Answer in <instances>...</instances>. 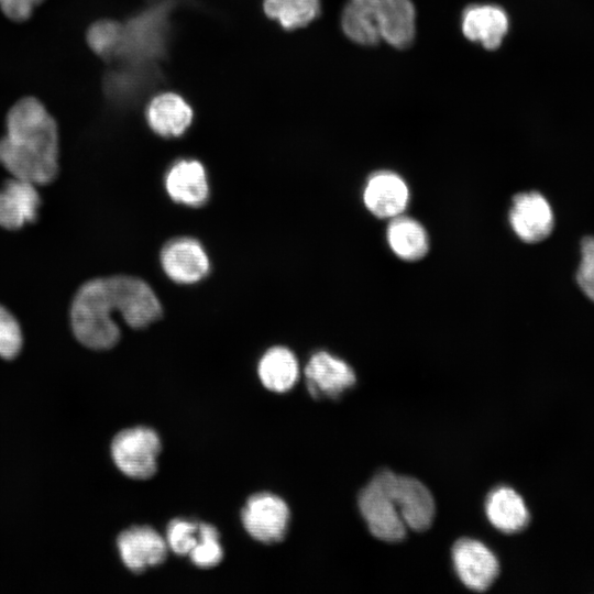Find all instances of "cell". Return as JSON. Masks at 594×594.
I'll use <instances>...</instances> for the list:
<instances>
[{
    "instance_id": "603a6c76",
    "label": "cell",
    "mask_w": 594,
    "mask_h": 594,
    "mask_svg": "<svg viewBox=\"0 0 594 594\" xmlns=\"http://www.w3.org/2000/svg\"><path fill=\"white\" fill-rule=\"evenodd\" d=\"M86 40L96 55L107 61H117L122 46L123 23L99 20L89 26Z\"/></svg>"
},
{
    "instance_id": "3957f363",
    "label": "cell",
    "mask_w": 594,
    "mask_h": 594,
    "mask_svg": "<svg viewBox=\"0 0 594 594\" xmlns=\"http://www.w3.org/2000/svg\"><path fill=\"white\" fill-rule=\"evenodd\" d=\"M416 12L410 0H348L341 18L344 34L360 45L388 43L407 47L414 40Z\"/></svg>"
},
{
    "instance_id": "d6986e66",
    "label": "cell",
    "mask_w": 594,
    "mask_h": 594,
    "mask_svg": "<svg viewBox=\"0 0 594 594\" xmlns=\"http://www.w3.org/2000/svg\"><path fill=\"white\" fill-rule=\"evenodd\" d=\"M386 242L392 253L404 262L421 261L430 250V238L424 224L404 213L388 221Z\"/></svg>"
},
{
    "instance_id": "ffe728a7",
    "label": "cell",
    "mask_w": 594,
    "mask_h": 594,
    "mask_svg": "<svg viewBox=\"0 0 594 594\" xmlns=\"http://www.w3.org/2000/svg\"><path fill=\"white\" fill-rule=\"evenodd\" d=\"M146 119L156 134L165 138L179 136L190 125L193 110L180 96L164 92L150 101Z\"/></svg>"
},
{
    "instance_id": "d4e9b609",
    "label": "cell",
    "mask_w": 594,
    "mask_h": 594,
    "mask_svg": "<svg viewBox=\"0 0 594 594\" xmlns=\"http://www.w3.org/2000/svg\"><path fill=\"white\" fill-rule=\"evenodd\" d=\"M199 540V522L182 518L170 520L166 528V543L177 556H188Z\"/></svg>"
},
{
    "instance_id": "83f0119b",
    "label": "cell",
    "mask_w": 594,
    "mask_h": 594,
    "mask_svg": "<svg viewBox=\"0 0 594 594\" xmlns=\"http://www.w3.org/2000/svg\"><path fill=\"white\" fill-rule=\"evenodd\" d=\"M44 0H0V10L12 21L28 20Z\"/></svg>"
},
{
    "instance_id": "44dd1931",
    "label": "cell",
    "mask_w": 594,
    "mask_h": 594,
    "mask_svg": "<svg viewBox=\"0 0 594 594\" xmlns=\"http://www.w3.org/2000/svg\"><path fill=\"white\" fill-rule=\"evenodd\" d=\"M261 383L271 392L286 393L299 378L296 355L285 346H273L261 358L257 365Z\"/></svg>"
},
{
    "instance_id": "ac0fdd59",
    "label": "cell",
    "mask_w": 594,
    "mask_h": 594,
    "mask_svg": "<svg viewBox=\"0 0 594 594\" xmlns=\"http://www.w3.org/2000/svg\"><path fill=\"white\" fill-rule=\"evenodd\" d=\"M485 515L490 524L504 534L524 530L530 519L524 498L512 487L498 486L486 496Z\"/></svg>"
},
{
    "instance_id": "7402d4cb",
    "label": "cell",
    "mask_w": 594,
    "mask_h": 594,
    "mask_svg": "<svg viewBox=\"0 0 594 594\" xmlns=\"http://www.w3.org/2000/svg\"><path fill=\"white\" fill-rule=\"evenodd\" d=\"M265 13L284 29L310 23L320 12V0H264Z\"/></svg>"
},
{
    "instance_id": "6da1fadb",
    "label": "cell",
    "mask_w": 594,
    "mask_h": 594,
    "mask_svg": "<svg viewBox=\"0 0 594 594\" xmlns=\"http://www.w3.org/2000/svg\"><path fill=\"white\" fill-rule=\"evenodd\" d=\"M162 306L150 285L141 278L114 275L84 283L70 305V327L79 343L102 351L120 340L114 315L135 329L162 317Z\"/></svg>"
},
{
    "instance_id": "30bf717a",
    "label": "cell",
    "mask_w": 594,
    "mask_h": 594,
    "mask_svg": "<svg viewBox=\"0 0 594 594\" xmlns=\"http://www.w3.org/2000/svg\"><path fill=\"white\" fill-rule=\"evenodd\" d=\"M453 569L464 586L483 592L493 585L499 574V562L482 541L461 538L451 550Z\"/></svg>"
},
{
    "instance_id": "4fadbf2b",
    "label": "cell",
    "mask_w": 594,
    "mask_h": 594,
    "mask_svg": "<svg viewBox=\"0 0 594 594\" xmlns=\"http://www.w3.org/2000/svg\"><path fill=\"white\" fill-rule=\"evenodd\" d=\"M121 561L133 573L162 564L167 558L166 540L150 526H133L117 538Z\"/></svg>"
},
{
    "instance_id": "8992f818",
    "label": "cell",
    "mask_w": 594,
    "mask_h": 594,
    "mask_svg": "<svg viewBox=\"0 0 594 594\" xmlns=\"http://www.w3.org/2000/svg\"><path fill=\"white\" fill-rule=\"evenodd\" d=\"M377 474L407 528L418 532L429 529L436 515V504L429 488L415 477L391 470H382Z\"/></svg>"
},
{
    "instance_id": "4316f807",
    "label": "cell",
    "mask_w": 594,
    "mask_h": 594,
    "mask_svg": "<svg viewBox=\"0 0 594 594\" xmlns=\"http://www.w3.org/2000/svg\"><path fill=\"white\" fill-rule=\"evenodd\" d=\"M576 283L583 294L594 302V237H585L581 242Z\"/></svg>"
},
{
    "instance_id": "7c38bea8",
    "label": "cell",
    "mask_w": 594,
    "mask_h": 594,
    "mask_svg": "<svg viewBox=\"0 0 594 594\" xmlns=\"http://www.w3.org/2000/svg\"><path fill=\"white\" fill-rule=\"evenodd\" d=\"M304 374L307 389L315 399H338L356 383L353 367L327 351L314 353Z\"/></svg>"
},
{
    "instance_id": "5bb4252c",
    "label": "cell",
    "mask_w": 594,
    "mask_h": 594,
    "mask_svg": "<svg viewBox=\"0 0 594 594\" xmlns=\"http://www.w3.org/2000/svg\"><path fill=\"white\" fill-rule=\"evenodd\" d=\"M161 264L165 274L175 283L194 284L210 271L209 257L198 240L176 238L161 251Z\"/></svg>"
},
{
    "instance_id": "8fae6325",
    "label": "cell",
    "mask_w": 594,
    "mask_h": 594,
    "mask_svg": "<svg viewBox=\"0 0 594 594\" xmlns=\"http://www.w3.org/2000/svg\"><path fill=\"white\" fill-rule=\"evenodd\" d=\"M409 200L410 190L407 182L394 170H375L364 183L363 205L377 219L391 220L403 215Z\"/></svg>"
},
{
    "instance_id": "9c48e42d",
    "label": "cell",
    "mask_w": 594,
    "mask_h": 594,
    "mask_svg": "<svg viewBox=\"0 0 594 594\" xmlns=\"http://www.w3.org/2000/svg\"><path fill=\"white\" fill-rule=\"evenodd\" d=\"M508 222L525 243L544 241L554 229V213L548 199L537 190L521 191L512 198Z\"/></svg>"
},
{
    "instance_id": "7a4b0ae2",
    "label": "cell",
    "mask_w": 594,
    "mask_h": 594,
    "mask_svg": "<svg viewBox=\"0 0 594 594\" xmlns=\"http://www.w3.org/2000/svg\"><path fill=\"white\" fill-rule=\"evenodd\" d=\"M0 138V165L14 178L42 186L59 170L58 127L34 97L18 100L8 111Z\"/></svg>"
},
{
    "instance_id": "2e32d148",
    "label": "cell",
    "mask_w": 594,
    "mask_h": 594,
    "mask_svg": "<svg viewBox=\"0 0 594 594\" xmlns=\"http://www.w3.org/2000/svg\"><path fill=\"white\" fill-rule=\"evenodd\" d=\"M41 196L36 185L12 177L0 188V227L18 230L38 216Z\"/></svg>"
},
{
    "instance_id": "ba28073f",
    "label": "cell",
    "mask_w": 594,
    "mask_h": 594,
    "mask_svg": "<svg viewBox=\"0 0 594 594\" xmlns=\"http://www.w3.org/2000/svg\"><path fill=\"white\" fill-rule=\"evenodd\" d=\"M241 520L246 532L256 541L273 544L284 540L290 521L288 505L272 493H256L249 497Z\"/></svg>"
},
{
    "instance_id": "e0dca14e",
    "label": "cell",
    "mask_w": 594,
    "mask_h": 594,
    "mask_svg": "<svg viewBox=\"0 0 594 594\" xmlns=\"http://www.w3.org/2000/svg\"><path fill=\"white\" fill-rule=\"evenodd\" d=\"M169 198L189 207H200L209 198V185L204 165L196 160L174 163L165 176Z\"/></svg>"
},
{
    "instance_id": "5b68a950",
    "label": "cell",
    "mask_w": 594,
    "mask_h": 594,
    "mask_svg": "<svg viewBox=\"0 0 594 594\" xmlns=\"http://www.w3.org/2000/svg\"><path fill=\"white\" fill-rule=\"evenodd\" d=\"M161 450L157 432L144 426L120 431L110 446L111 458L118 470L134 480H147L156 473Z\"/></svg>"
},
{
    "instance_id": "277c9868",
    "label": "cell",
    "mask_w": 594,
    "mask_h": 594,
    "mask_svg": "<svg viewBox=\"0 0 594 594\" xmlns=\"http://www.w3.org/2000/svg\"><path fill=\"white\" fill-rule=\"evenodd\" d=\"M168 38V7L147 9L123 23L122 46L117 61L150 67L165 53Z\"/></svg>"
},
{
    "instance_id": "484cf974",
    "label": "cell",
    "mask_w": 594,
    "mask_h": 594,
    "mask_svg": "<svg viewBox=\"0 0 594 594\" xmlns=\"http://www.w3.org/2000/svg\"><path fill=\"white\" fill-rule=\"evenodd\" d=\"M23 346V334L16 318L0 304V358L15 359Z\"/></svg>"
},
{
    "instance_id": "cb8c5ba5",
    "label": "cell",
    "mask_w": 594,
    "mask_h": 594,
    "mask_svg": "<svg viewBox=\"0 0 594 594\" xmlns=\"http://www.w3.org/2000/svg\"><path fill=\"white\" fill-rule=\"evenodd\" d=\"M217 528L207 522H199V540L188 557L194 565L209 569L218 565L223 558Z\"/></svg>"
},
{
    "instance_id": "52a82bcc",
    "label": "cell",
    "mask_w": 594,
    "mask_h": 594,
    "mask_svg": "<svg viewBox=\"0 0 594 594\" xmlns=\"http://www.w3.org/2000/svg\"><path fill=\"white\" fill-rule=\"evenodd\" d=\"M358 506L376 539L399 542L406 538L408 528L377 473L361 490Z\"/></svg>"
},
{
    "instance_id": "9a60e30c",
    "label": "cell",
    "mask_w": 594,
    "mask_h": 594,
    "mask_svg": "<svg viewBox=\"0 0 594 594\" xmlns=\"http://www.w3.org/2000/svg\"><path fill=\"white\" fill-rule=\"evenodd\" d=\"M461 30L468 40L486 50H496L509 30V18L499 6L476 3L463 11Z\"/></svg>"
}]
</instances>
